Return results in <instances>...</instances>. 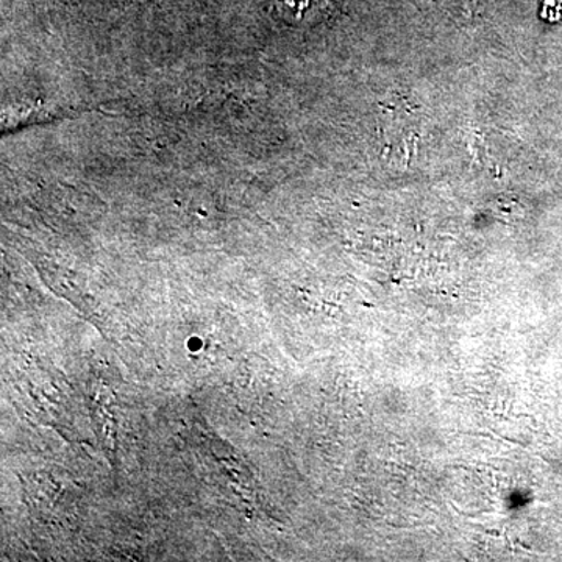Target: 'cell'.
I'll use <instances>...</instances> for the list:
<instances>
[{"label":"cell","mask_w":562,"mask_h":562,"mask_svg":"<svg viewBox=\"0 0 562 562\" xmlns=\"http://www.w3.org/2000/svg\"><path fill=\"white\" fill-rule=\"evenodd\" d=\"M382 124H380V131H382V140L384 139V147L392 149L395 144V139L402 136L403 143L408 147L409 143L417 138L416 132H414V124L412 117L401 116L398 111H392V114H382Z\"/></svg>","instance_id":"1"},{"label":"cell","mask_w":562,"mask_h":562,"mask_svg":"<svg viewBox=\"0 0 562 562\" xmlns=\"http://www.w3.org/2000/svg\"><path fill=\"white\" fill-rule=\"evenodd\" d=\"M454 2H460L462 7H465L468 10H473V7L479 3V0H454Z\"/></svg>","instance_id":"2"}]
</instances>
